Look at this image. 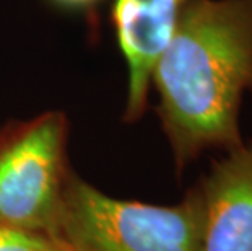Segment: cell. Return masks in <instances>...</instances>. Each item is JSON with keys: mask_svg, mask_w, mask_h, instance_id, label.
<instances>
[{"mask_svg": "<svg viewBox=\"0 0 252 251\" xmlns=\"http://www.w3.org/2000/svg\"><path fill=\"white\" fill-rule=\"evenodd\" d=\"M176 170L207 150L243 147L239 111L252 92V0H187L152 72Z\"/></svg>", "mask_w": 252, "mask_h": 251, "instance_id": "6da1fadb", "label": "cell"}, {"mask_svg": "<svg viewBox=\"0 0 252 251\" xmlns=\"http://www.w3.org/2000/svg\"><path fill=\"white\" fill-rule=\"evenodd\" d=\"M205 196L200 183L173 206L117 199L72 170L49 238L63 251H202Z\"/></svg>", "mask_w": 252, "mask_h": 251, "instance_id": "7a4b0ae2", "label": "cell"}, {"mask_svg": "<svg viewBox=\"0 0 252 251\" xmlns=\"http://www.w3.org/2000/svg\"><path fill=\"white\" fill-rule=\"evenodd\" d=\"M187 0H111V26L127 67L124 121L135 122L148 106L152 72Z\"/></svg>", "mask_w": 252, "mask_h": 251, "instance_id": "277c9868", "label": "cell"}, {"mask_svg": "<svg viewBox=\"0 0 252 251\" xmlns=\"http://www.w3.org/2000/svg\"><path fill=\"white\" fill-rule=\"evenodd\" d=\"M200 186L205 196L202 251H252V143L213 163Z\"/></svg>", "mask_w": 252, "mask_h": 251, "instance_id": "5b68a950", "label": "cell"}, {"mask_svg": "<svg viewBox=\"0 0 252 251\" xmlns=\"http://www.w3.org/2000/svg\"><path fill=\"white\" fill-rule=\"evenodd\" d=\"M68 119L44 111L0 127V225L47 235L67 176Z\"/></svg>", "mask_w": 252, "mask_h": 251, "instance_id": "3957f363", "label": "cell"}, {"mask_svg": "<svg viewBox=\"0 0 252 251\" xmlns=\"http://www.w3.org/2000/svg\"><path fill=\"white\" fill-rule=\"evenodd\" d=\"M0 251H63L47 235L0 225Z\"/></svg>", "mask_w": 252, "mask_h": 251, "instance_id": "8992f818", "label": "cell"}, {"mask_svg": "<svg viewBox=\"0 0 252 251\" xmlns=\"http://www.w3.org/2000/svg\"><path fill=\"white\" fill-rule=\"evenodd\" d=\"M51 5L63 10V12H72V13H83L88 17L98 12L103 7V3L109 2V0H47Z\"/></svg>", "mask_w": 252, "mask_h": 251, "instance_id": "52a82bcc", "label": "cell"}]
</instances>
